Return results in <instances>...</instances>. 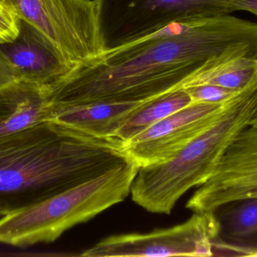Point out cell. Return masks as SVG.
<instances>
[{
    "instance_id": "4",
    "label": "cell",
    "mask_w": 257,
    "mask_h": 257,
    "mask_svg": "<svg viewBox=\"0 0 257 257\" xmlns=\"http://www.w3.org/2000/svg\"><path fill=\"white\" fill-rule=\"evenodd\" d=\"M140 167L132 160L90 181L0 217V244L25 247L52 243L125 200Z\"/></svg>"
},
{
    "instance_id": "1",
    "label": "cell",
    "mask_w": 257,
    "mask_h": 257,
    "mask_svg": "<svg viewBox=\"0 0 257 257\" xmlns=\"http://www.w3.org/2000/svg\"><path fill=\"white\" fill-rule=\"evenodd\" d=\"M242 43L257 45V23L230 14H181L108 47L100 60L68 74L51 105L155 99L179 90L207 60Z\"/></svg>"
},
{
    "instance_id": "15",
    "label": "cell",
    "mask_w": 257,
    "mask_h": 257,
    "mask_svg": "<svg viewBox=\"0 0 257 257\" xmlns=\"http://www.w3.org/2000/svg\"><path fill=\"white\" fill-rule=\"evenodd\" d=\"M184 90L188 94L192 102L206 104H224L229 102L244 91L232 90L213 84L193 86Z\"/></svg>"
},
{
    "instance_id": "7",
    "label": "cell",
    "mask_w": 257,
    "mask_h": 257,
    "mask_svg": "<svg viewBox=\"0 0 257 257\" xmlns=\"http://www.w3.org/2000/svg\"><path fill=\"white\" fill-rule=\"evenodd\" d=\"M251 198H257V125H248L232 140L186 207L193 212H216L227 204Z\"/></svg>"
},
{
    "instance_id": "3",
    "label": "cell",
    "mask_w": 257,
    "mask_h": 257,
    "mask_svg": "<svg viewBox=\"0 0 257 257\" xmlns=\"http://www.w3.org/2000/svg\"><path fill=\"white\" fill-rule=\"evenodd\" d=\"M257 112V83L234 98L220 117L173 158L139 168L132 199L154 214H169L190 189L212 175L226 149Z\"/></svg>"
},
{
    "instance_id": "21",
    "label": "cell",
    "mask_w": 257,
    "mask_h": 257,
    "mask_svg": "<svg viewBox=\"0 0 257 257\" xmlns=\"http://www.w3.org/2000/svg\"><path fill=\"white\" fill-rule=\"evenodd\" d=\"M250 125H257V112L254 116H253V119L250 121Z\"/></svg>"
},
{
    "instance_id": "8",
    "label": "cell",
    "mask_w": 257,
    "mask_h": 257,
    "mask_svg": "<svg viewBox=\"0 0 257 257\" xmlns=\"http://www.w3.org/2000/svg\"><path fill=\"white\" fill-rule=\"evenodd\" d=\"M232 101L192 102L125 142L123 151L139 167L166 162L208 129Z\"/></svg>"
},
{
    "instance_id": "17",
    "label": "cell",
    "mask_w": 257,
    "mask_h": 257,
    "mask_svg": "<svg viewBox=\"0 0 257 257\" xmlns=\"http://www.w3.org/2000/svg\"><path fill=\"white\" fill-rule=\"evenodd\" d=\"M19 78V75L12 63L0 51V88L13 82Z\"/></svg>"
},
{
    "instance_id": "9",
    "label": "cell",
    "mask_w": 257,
    "mask_h": 257,
    "mask_svg": "<svg viewBox=\"0 0 257 257\" xmlns=\"http://www.w3.org/2000/svg\"><path fill=\"white\" fill-rule=\"evenodd\" d=\"M57 84L19 78L0 88V137L47 121Z\"/></svg>"
},
{
    "instance_id": "16",
    "label": "cell",
    "mask_w": 257,
    "mask_h": 257,
    "mask_svg": "<svg viewBox=\"0 0 257 257\" xmlns=\"http://www.w3.org/2000/svg\"><path fill=\"white\" fill-rule=\"evenodd\" d=\"M21 20L16 11L0 3V43L13 42L21 33Z\"/></svg>"
},
{
    "instance_id": "6",
    "label": "cell",
    "mask_w": 257,
    "mask_h": 257,
    "mask_svg": "<svg viewBox=\"0 0 257 257\" xmlns=\"http://www.w3.org/2000/svg\"><path fill=\"white\" fill-rule=\"evenodd\" d=\"M219 232L215 212H193L189 220L173 227L104 238L81 256H213Z\"/></svg>"
},
{
    "instance_id": "10",
    "label": "cell",
    "mask_w": 257,
    "mask_h": 257,
    "mask_svg": "<svg viewBox=\"0 0 257 257\" xmlns=\"http://www.w3.org/2000/svg\"><path fill=\"white\" fill-rule=\"evenodd\" d=\"M152 100L99 102L75 107H57L50 104L47 121L97 137H115L116 133L128 119Z\"/></svg>"
},
{
    "instance_id": "14",
    "label": "cell",
    "mask_w": 257,
    "mask_h": 257,
    "mask_svg": "<svg viewBox=\"0 0 257 257\" xmlns=\"http://www.w3.org/2000/svg\"><path fill=\"white\" fill-rule=\"evenodd\" d=\"M152 10L181 14H197L206 16L229 15L237 0H146Z\"/></svg>"
},
{
    "instance_id": "11",
    "label": "cell",
    "mask_w": 257,
    "mask_h": 257,
    "mask_svg": "<svg viewBox=\"0 0 257 257\" xmlns=\"http://www.w3.org/2000/svg\"><path fill=\"white\" fill-rule=\"evenodd\" d=\"M0 51L19 78L57 84L69 74L46 42L24 21L19 36L13 42L0 43Z\"/></svg>"
},
{
    "instance_id": "12",
    "label": "cell",
    "mask_w": 257,
    "mask_h": 257,
    "mask_svg": "<svg viewBox=\"0 0 257 257\" xmlns=\"http://www.w3.org/2000/svg\"><path fill=\"white\" fill-rule=\"evenodd\" d=\"M223 207L214 256H257V198Z\"/></svg>"
},
{
    "instance_id": "18",
    "label": "cell",
    "mask_w": 257,
    "mask_h": 257,
    "mask_svg": "<svg viewBox=\"0 0 257 257\" xmlns=\"http://www.w3.org/2000/svg\"><path fill=\"white\" fill-rule=\"evenodd\" d=\"M233 12L246 11L257 17V0H237L232 5Z\"/></svg>"
},
{
    "instance_id": "5",
    "label": "cell",
    "mask_w": 257,
    "mask_h": 257,
    "mask_svg": "<svg viewBox=\"0 0 257 257\" xmlns=\"http://www.w3.org/2000/svg\"><path fill=\"white\" fill-rule=\"evenodd\" d=\"M21 21L32 27L69 73L88 67L108 48L103 0H14Z\"/></svg>"
},
{
    "instance_id": "13",
    "label": "cell",
    "mask_w": 257,
    "mask_h": 257,
    "mask_svg": "<svg viewBox=\"0 0 257 257\" xmlns=\"http://www.w3.org/2000/svg\"><path fill=\"white\" fill-rule=\"evenodd\" d=\"M191 103V98L184 89L155 98L133 115L117 131L115 137L124 143Z\"/></svg>"
},
{
    "instance_id": "20",
    "label": "cell",
    "mask_w": 257,
    "mask_h": 257,
    "mask_svg": "<svg viewBox=\"0 0 257 257\" xmlns=\"http://www.w3.org/2000/svg\"><path fill=\"white\" fill-rule=\"evenodd\" d=\"M0 3L5 5V6H9V7L12 8V9H14L16 11L15 7V3H14V0H0Z\"/></svg>"
},
{
    "instance_id": "2",
    "label": "cell",
    "mask_w": 257,
    "mask_h": 257,
    "mask_svg": "<svg viewBox=\"0 0 257 257\" xmlns=\"http://www.w3.org/2000/svg\"><path fill=\"white\" fill-rule=\"evenodd\" d=\"M117 137L52 121L0 137V203L12 210L43 200L130 161Z\"/></svg>"
},
{
    "instance_id": "19",
    "label": "cell",
    "mask_w": 257,
    "mask_h": 257,
    "mask_svg": "<svg viewBox=\"0 0 257 257\" xmlns=\"http://www.w3.org/2000/svg\"><path fill=\"white\" fill-rule=\"evenodd\" d=\"M12 211V208L6 204L0 203V217L7 214L9 211Z\"/></svg>"
}]
</instances>
